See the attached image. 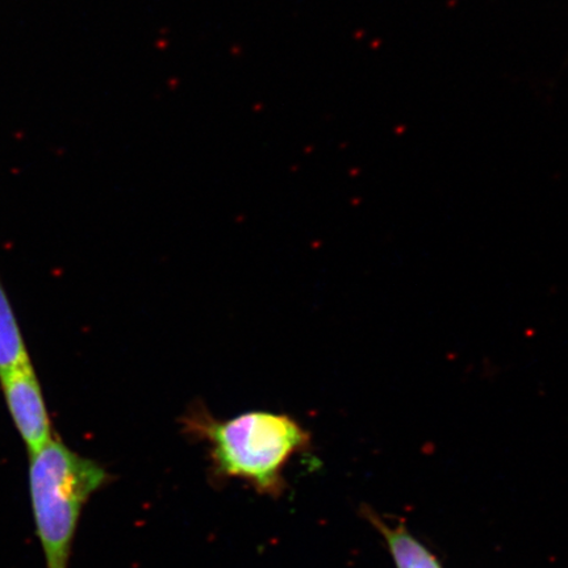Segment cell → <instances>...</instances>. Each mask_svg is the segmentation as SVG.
<instances>
[{
  "label": "cell",
  "mask_w": 568,
  "mask_h": 568,
  "mask_svg": "<svg viewBox=\"0 0 568 568\" xmlns=\"http://www.w3.org/2000/svg\"><path fill=\"white\" fill-rule=\"evenodd\" d=\"M183 430L211 446L212 473L219 479H243L262 495L283 493L284 467L308 449L310 433L293 417L252 410L220 420L202 404L182 418Z\"/></svg>",
  "instance_id": "obj_1"
},
{
  "label": "cell",
  "mask_w": 568,
  "mask_h": 568,
  "mask_svg": "<svg viewBox=\"0 0 568 568\" xmlns=\"http://www.w3.org/2000/svg\"><path fill=\"white\" fill-rule=\"evenodd\" d=\"M110 475L102 465L53 437L30 454V497L45 568H69L84 506Z\"/></svg>",
  "instance_id": "obj_2"
},
{
  "label": "cell",
  "mask_w": 568,
  "mask_h": 568,
  "mask_svg": "<svg viewBox=\"0 0 568 568\" xmlns=\"http://www.w3.org/2000/svg\"><path fill=\"white\" fill-rule=\"evenodd\" d=\"M0 388L28 454L40 450L54 436L44 394L32 362L0 375Z\"/></svg>",
  "instance_id": "obj_3"
},
{
  "label": "cell",
  "mask_w": 568,
  "mask_h": 568,
  "mask_svg": "<svg viewBox=\"0 0 568 568\" xmlns=\"http://www.w3.org/2000/svg\"><path fill=\"white\" fill-rule=\"evenodd\" d=\"M365 516L387 544L395 568H443L438 558L402 524H388L366 508Z\"/></svg>",
  "instance_id": "obj_4"
},
{
  "label": "cell",
  "mask_w": 568,
  "mask_h": 568,
  "mask_svg": "<svg viewBox=\"0 0 568 568\" xmlns=\"http://www.w3.org/2000/svg\"><path fill=\"white\" fill-rule=\"evenodd\" d=\"M30 362H32L30 353H28L16 312L0 282V375Z\"/></svg>",
  "instance_id": "obj_5"
}]
</instances>
